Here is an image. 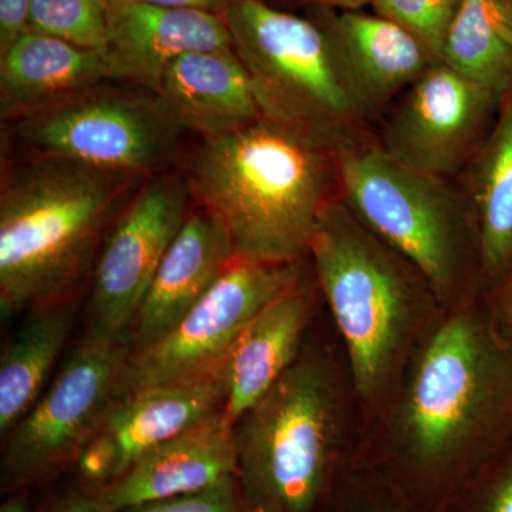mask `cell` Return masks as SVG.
<instances>
[{
    "label": "cell",
    "instance_id": "9a60e30c",
    "mask_svg": "<svg viewBox=\"0 0 512 512\" xmlns=\"http://www.w3.org/2000/svg\"><path fill=\"white\" fill-rule=\"evenodd\" d=\"M235 256L231 235L221 221L202 208L188 214L138 312L130 353L150 348L170 333Z\"/></svg>",
    "mask_w": 512,
    "mask_h": 512
},
{
    "label": "cell",
    "instance_id": "8992f818",
    "mask_svg": "<svg viewBox=\"0 0 512 512\" xmlns=\"http://www.w3.org/2000/svg\"><path fill=\"white\" fill-rule=\"evenodd\" d=\"M340 198L430 285L441 308L468 301L483 282L473 212L456 178L393 160L375 137L338 148Z\"/></svg>",
    "mask_w": 512,
    "mask_h": 512
},
{
    "label": "cell",
    "instance_id": "f1b7e54d",
    "mask_svg": "<svg viewBox=\"0 0 512 512\" xmlns=\"http://www.w3.org/2000/svg\"><path fill=\"white\" fill-rule=\"evenodd\" d=\"M30 0H0V53L28 30Z\"/></svg>",
    "mask_w": 512,
    "mask_h": 512
},
{
    "label": "cell",
    "instance_id": "484cf974",
    "mask_svg": "<svg viewBox=\"0 0 512 512\" xmlns=\"http://www.w3.org/2000/svg\"><path fill=\"white\" fill-rule=\"evenodd\" d=\"M441 512H512V453L495 458Z\"/></svg>",
    "mask_w": 512,
    "mask_h": 512
},
{
    "label": "cell",
    "instance_id": "277c9868",
    "mask_svg": "<svg viewBox=\"0 0 512 512\" xmlns=\"http://www.w3.org/2000/svg\"><path fill=\"white\" fill-rule=\"evenodd\" d=\"M138 178L55 158H25L3 170L2 320L62 302Z\"/></svg>",
    "mask_w": 512,
    "mask_h": 512
},
{
    "label": "cell",
    "instance_id": "8fae6325",
    "mask_svg": "<svg viewBox=\"0 0 512 512\" xmlns=\"http://www.w3.org/2000/svg\"><path fill=\"white\" fill-rule=\"evenodd\" d=\"M190 198L187 178L164 174L123 208L94 269L87 339L130 345L148 289L187 220Z\"/></svg>",
    "mask_w": 512,
    "mask_h": 512
},
{
    "label": "cell",
    "instance_id": "ffe728a7",
    "mask_svg": "<svg viewBox=\"0 0 512 512\" xmlns=\"http://www.w3.org/2000/svg\"><path fill=\"white\" fill-rule=\"evenodd\" d=\"M113 80L106 57L26 30L0 53V116L6 123Z\"/></svg>",
    "mask_w": 512,
    "mask_h": 512
},
{
    "label": "cell",
    "instance_id": "f546056e",
    "mask_svg": "<svg viewBox=\"0 0 512 512\" xmlns=\"http://www.w3.org/2000/svg\"><path fill=\"white\" fill-rule=\"evenodd\" d=\"M40 512H110L100 503L99 498L82 490L74 484V488L57 495L50 500Z\"/></svg>",
    "mask_w": 512,
    "mask_h": 512
},
{
    "label": "cell",
    "instance_id": "7c38bea8",
    "mask_svg": "<svg viewBox=\"0 0 512 512\" xmlns=\"http://www.w3.org/2000/svg\"><path fill=\"white\" fill-rule=\"evenodd\" d=\"M501 101L437 60L400 96L375 140L407 167L457 178L487 140Z\"/></svg>",
    "mask_w": 512,
    "mask_h": 512
},
{
    "label": "cell",
    "instance_id": "30bf717a",
    "mask_svg": "<svg viewBox=\"0 0 512 512\" xmlns=\"http://www.w3.org/2000/svg\"><path fill=\"white\" fill-rule=\"evenodd\" d=\"M302 278V262L272 264L235 256L170 333L150 348L130 353L119 396L220 375L251 320Z\"/></svg>",
    "mask_w": 512,
    "mask_h": 512
},
{
    "label": "cell",
    "instance_id": "44dd1931",
    "mask_svg": "<svg viewBox=\"0 0 512 512\" xmlns=\"http://www.w3.org/2000/svg\"><path fill=\"white\" fill-rule=\"evenodd\" d=\"M460 178L476 225L481 276L497 291L512 272V90Z\"/></svg>",
    "mask_w": 512,
    "mask_h": 512
},
{
    "label": "cell",
    "instance_id": "ac0fdd59",
    "mask_svg": "<svg viewBox=\"0 0 512 512\" xmlns=\"http://www.w3.org/2000/svg\"><path fill=\"white\" fill-rule=\"evenodd\" d=\"M156 96L178 126L204 140L264 117L232 46L178 57L165 69Z\"/></svg>",
    "mask_w": 512,
    "mask_h": 512
},
{
    "label": "cell",
    "instance_id": "9c48e42d",
    "mask_svg": "<svg viewBox=\"0 0 512 512\" xmlns=\"http://www.w3.org/2000/svg\"><path fill=\"white\" fill-rule=\"evenodd\" d=\"M130 356L128 343L86 339L55 382L3 443L0 491L33 490L74 467L111 404Z\"/></svg>",
    "mask_w": 512,
    "mask_h": 512
},
{
    "label": "cell",
    "instance_id": "836d02e7",
    "mask_svg": "<svg viewBox=\"0 0 512 512\" xmlns=\"http://www.w3.org/2000/svg\"><path fill=\"white\" fill-rule=\"evenodd\" d=\"M326 12H352L363 10L366 6H372L373 0H309Z\"/></svg>",
    "mask_w": 512,
    "mask_h": 512
},
{
    "label": "cell",
    "instance_id": "3957f363",
    "mask_svg": "<svg viewBox=\"0 0 512 512\" xmlns=\"http://www.w3.org/2000/svg\"><path fill=\"white\" fill-rule=\"evenodd\" d=\"M309 256L345 342L357 396L376 403L443 308L420 272L340 197L320 215Z\"/></svg>",
    "mask_w": 512,
    "mask_h": 512
},
{
    "label": "cell",
    "instance_id": "e0dca14e",
    "mask_svg": "<svg viewBox=\"0 0 512 512\" xmlns=\"http://www.w3.org/2000/svg\"><path fill=\"white\" fill-rule=\"evenodd\" d=\"M235 476L237 451L232 427L221 413L138 458L96 497L110 512H123L197 493Z\"/></svg>",
    "mask_w": 512,
    "mask_h": 512
},
{
    "label": "cell",
    "instance_id": "7402d4cb",
    "mask_svg": "<svg viewBox=\"0 0 512 512\" xmlns=\"http://www.w3.org/2000/svg\"><path fill=\"white\" fill-rule=\"evenodd\" d=\"M73 308L63 302L30 312L0 355V434L13 427L40 399L73 326Z\"/></svg>",
    "mask_w": 512,
    "mask_h": 512
},
{
    "label": "cell",
    "instance_id": "d6a6232c",
    "mask_svg": "<svg viewBox=\"0 0 512 512\" xmlns=\"http://www.w3.org/2000/svg\"><path fill=\"white\" fill-rule=\"evenodd\" d=\"M495 311H497L504 323L510 320L512 315V272L500 288L495 291Z\"/></svg>",
    "mask_w": 512,
    "mask_h": 512
},
{
    "label": "cell",
    "instance_id": "d6986e66",
    "mask_svg": "<svg viewBox=\"0 0 512 512\" xmlns=\"http://www.w3.org/2000/svg\"><path fill=\"white\" fill-rule=\"evenodd\" d=\"M313 302L305 276L266 305L239 336L222 369L225 420L234 427L301 356Z\"/></svg>",
    "mask_w": 512,
    "mask_h": 512
},
{
    "label": "cell",
    "instance_id": "4dcf8cb0",
    "mask_svg": "<svg viewBox=\"0 0 512 512\" xmlns=\"http://www.w3.org/2000/svg\"><path fill=\"white\" fill-rule=\"evenodd\" d=\"M128 2L147 3V5L163 6V8L204 10V12L224 16L229 0H128Z\"/></svg>",
    "mask_w": 512,
    "mask_h": 512
},
{
    "label": "cell",
    "instance_id": "5bb4252c",
    "mask_svg": "<svg viewBox=\"0 0 512 512\" xmlns=\"http://www.w3.org/2000/svg\"><path fill=\"white\" fill-rule=\"evenodd\" d=\"M224 16L111 0L104 57L113 80H130L156 94L174 60L188 53L231 47Z\"/></svg>",
    "mask_w": 512,
    "mask_h": 512
},
{
    "label": "cell",
    "instance_id": "52a82bcc",
    "mask_svg": "<svg viewBox=\"0 0 512 512\" xmlns=\"http://www.w3.org/2000/svg\"><path fill=\"white\" fill-rule=\"evenodd\" d=\"M224 18L262 116L338 148L373 137L326 25L264 0H229Z\"/></svg>",
    "mask_w": 512,
    "mask_h": 512
},
{
    "label": "cell",
    "instance_id": "ba28073f",
    "mask_svg": "<svg viewBox=\"0 0 512 512\" xmlns=\"http://www.w3.org/2000/svg\"><path fill=\"white\" fill-rule=\"evenodd\" d=\"M26 158L141 175L164 163L181 128L156 94L96 86L9 123Z\"/></svg>",
    "mask_w": 512,
    "mask_h": 512
},
{
    "label": "cell",
    "instance_id": "4fadbf2b",
    "mask_svg": "<svg viewBox=\"0 0 512 512\" xmlns=\"http://www.w3.org/2000/svg\"><path fill=\"white\" fill-rule=\"evenodd\" d=\"M222 373L117 397L74 464V484L97 495L151 450L224 412Z\"/></svg>",
    "mask_w": 512,
    "mask_h": 512
},
{
    "label": "cell",
    "instance_id": "2e32d148",
    "mask_svg": "<svg viewBox=\"0 0 512 512\" xmlns=\"http://www.w3.org/2000/svg\"><path fill=\"white\" fill-rule=\"evenodd\" d=\"M329 13L326 28L372 123L439 60L419 37L392 19L363 10Z\"/></svg>",
    "mask_w": 512,
    "mask_h": 512
},
{
    "label": "cell",
    "instance_id": "cb8c5ba5",
    "mask_svg": "<svg viewBox=\"0 0 512 512\" xmlns=\"http://www.w3.org/2000/svg\"><path fill=\"white\" fill-rule=\"evenodd\" d=\"M107 6L106 0H30L28 30L104 56Z\"/></svg>",
    "mask_w": 512,
    "mask_h": 512
},
{
    "label": "cell",
    "instance_id": "d4e9b609",
    "mask_svg": "<svg viewBox=\"0 0 512 512\" xmlns=\"http://www.w3.org/2000/svg\"><path fill=\"white\" fill-rule=\"evenodd\" d=\"M461 0H373V12L400 23L439 59Z\"/></svg>",
    "mask_w": 512,
    "mask_h": 512
},
{
    "label": "cell",
    "instance_id": "6da1fadb",
    "mask_svg": "<svg viewBox=\"0 0 512 512\" xmlns=\"http://www.w3.org/2000/svg\"><path fill=\"white\" fill-rule=\"evenodd\" d=\"M476 296L443 309L414 349L392 433L352 461L417 512H441L504 453L512 424V338Z\"/></svg>",
    "mask_w": 512,
    "mask_h": 512
},
{
    "label": "cell",
    "instance_id": "e575fe53",
    "mask_svg": "<svg viewBox=\"0 0 512 512\" xmlns=\"http://www.w3.org/2000/svg\"><path fill=\"white\" fill-rule=\"evenodd\" d=\"M508 325H510V326H511V328H512V315H511L510 320H508Z\"/></svg>",
    "mask_w": 512,
    "mask_h": 512
},
{
    "label": "cell",
    "instance_id": "1f68e13d",
    "mask_svg": "<svg viewBox=\"0 0 512 512\" xmlns=\"http://www.w3.org/2000/svg\"><path fill=\"white\" fill-rule=\"evenodd\" d=\"M30 493L32 490H19L6 495L5 501L0 505V512H36Z\"/></svg>",
    "mask_w": 512,
    "mask_h": 512
},
{
    "label": "cell",
    "instance_id": "d590c367",
    "mask_svg": "<svg viewBox=\"0 0 512 512\" xmlns=\"http://www.w3.org/2000/svg\"><path fill=\"white\" fill-rule=\"evenodd\" d=\"M107 3L111 2V0H106Z\"/></svg>",
    "mask_w": 512,
    "mask_h": 512
},
{
    "label": "cell",
    "instance_id": "4316f807",
    "mask_svg": "<svg viewBox=\"0 0 512 512\" xmlns=\"http://www.w3.org/2000/svg\"><path fill=\"white\" fill-rule=\"evenodd\" d=\"M328 512H417L399 495L350 464L343 471Z\"/></svg>",
    "mask_w": 512,
    "mask_h": 512
},
{
    "label": "cell",
    "instance_id": "5b68a950",
    "mask_svg": "<svg viewBox=\"0 0 512 512\" xmlns=\"http://www.w3.org/2000/svg\"><path fill=\"white\" fill-rule=\"evenodd\" d=\"M338 382L325 359L298 357L232 427L237 480L255 512H328L343 453Z\"/></svg>",
    "mask_w": 512,
    "mask_h": 512
},
{
    "label": "cell",
    "instance_id": "603a6c76",
    "mask_svg": "<svg viewBox=\"0 0 512 512\" xmlns=\"http://www.w3.org/2000/svg\"><path fill=\"white\" fill-rule=\"evenodd\" d=\"M439 60L504 99L512 90V0H461Z\"/></svg>",
    "mask_w": 512,
    "mask_h": 512
},
{
    "label": "cell",
    "instance_id": "7a4b0ae2",
    "mask_svg": "<svg viewBox=\"0 0 512 512\" xmlns=\"http://www.w3.org/2000/svg\"><path fill=\"white\" fill-rule=\"evenodd\" d=\"M187 183L200 208L227 228L238 256L298 264L323 210L340 197L338 147L262 117L202 141Z\"/></svg>",
    "mask_w": 512,
    "mask_h": 512
},
{
    "label": "cell",
    "instance_id": "83f0119b",
    "mask_svg": "<svg viewBox=\"0 0 512 512\" xmlns=\"http://www.w3.org/2000/svg\"><path fill=\"white\" fill-rule=\"evenodd\" d=\"M123 512H255L245 500L237 476L197 493L128 508Z\"/></svg>",
    "mask_w": 512,
    "mask_h": 512
}]
</instances>
